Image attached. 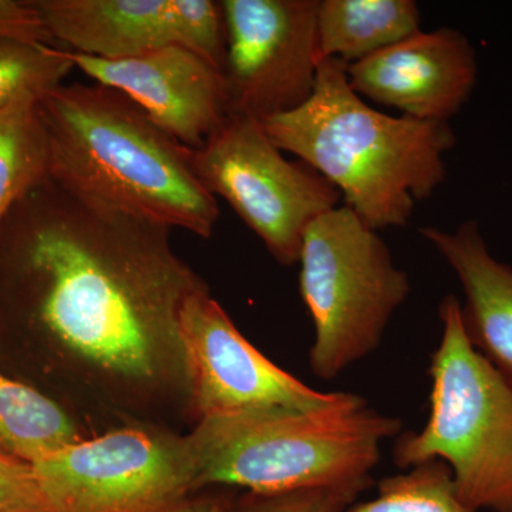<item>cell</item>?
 Wrapping results in <instances>:
<instances>
[{
  "label": "cell",
  "mask_w": 512,
  "mask_h": 512,
  "mask_svg": "<svg viewBox=\"0 0 512 512\" xmlns=\"http://www.w3.org/2000/svg\"><path fill=\"white\" fill-rule=\"evenodd\" d=\"M177 335L200 419L269 410L319 412L353 397L318 392L276 366L242 336L205 286L184 299Z\"/></svg>",
  "instance_id": "obj_9"
},
{
  "label": "cell",
  "mask_w": 512,
  "mask_h": 512,
  "mask_svg": "<svg viewBox=\"0 0 512 512\" xmlns=\"http://www.w3.org/2000/svg\"><path fill=\"white\" fill-rule=\"evenodd\" d=\"M348 512H477L458 497L450 467L430 460L409 473L383 478L377 497L350 505Z\"/></svg>",
  "instance_id": "obj_19"
},
{
  "label": "cell",
  "mask_w": 512,
  "mask_h": 512,
  "mask_svg": "<svg viewBox=\"0 0 512 512\" xmlns=\"http://www.w3.org/2000/svg\"><path fill=\"white\" fill-rule=\"evenodd\" d=\"M360 494L332 488H308L291 493H249L235 501L231 512H348Z\"/></svg>",
  "instance_id": "obj_20"
},
{
  "label": "cell",
  "mask_w": 512,
  "mask_h": 512,
  "mask_svg": "<svg viewBox=\"0 0 512 512\" xmlns=\"http://www.w3.org/2000/svg\"><path fill=\"white\" fill-rule=\"evenodd\" d=\"M0 512H52L33 464L0 448Z\"/></svg>",
  "instance_id": "obj_21"
},
{
  "label": "cell",
  "mask_w": 512,
  "mask_h": 512,
  "mask_svg": "<svg viewBox=\"0 0 512 512\" xmlns=\"http://www.w3.org/2000/svg\"><path fill=\"white\" fill-rule=\"evenodd\" d=\"M413 0H318V60L352 64L420 32Z\"/></svg>",
  "instance_id": "obj_15"
},
{
  "label": "cell",
  "mask_w": 512,
  "mask_h": 512,
  "mask_svg": "<svg viewBox=\"0 0 512 512\" xmlns=\"http://www.w3.org/2000/svg\"><path fill=\"white\" fill-rule=\"evenodd\" d=\"M299 288L315 325L312 372L330 380L375 352L393 313L412 291L386 242L346 208L306 229Z\"/></svg>",
  "instance_id": "obj_6"
},
{
  "label": "cell",
  "mask_w": 512,
  "mask_h": 512,
  "mask_svg": "<svg viewBox=\"0 0 512 512\" xmlns=\"http://www.w3.org/2000/svg\"><path fill=\"white\" fill-rule=\"evenodd\" d=\"M53 42L119 60L181 46L224 70L227 32L214 0H30Z\"/></svg>",
  "instance_id": "obj_11"
},
{
  "label": "cell",
  "mask_w": 512,
  "mask_h": 512,
  "mask_svg": "<svg viewBox=\"0 0 512 512\" xmlns=\"http://www.w3.org/2000/svg\"><path fill=\"white\" fill-rule=\"evenodd\" d=\"M39 111L53 183L94 207L212 237L220 207L195 174L191 148L127 96L97 83H63Z\"/></svg>",
  "instance_id": "obj_2"
},
{
  "label": "cell",
  "mask_w": 512,
  "mask_h": 512,
  "mask_svg": "<svg viewBox=\"0 0 512 512\" xmlns=\"http://www.w3.org/2000/svg\"><path fill=\"white\" fill-rule=\"evenodd\" d=\"M476 50L458 30L420 32L348 64L353 92L402 116L448 120L470 99L477 82Z\"/></svg>",
  "instance_id": "obj_13"
},
{
  "label": "cell",
  "mask_w": 512,
  "mask_h": 512,
  "mask_svg": "<svg viewBox=\"0 0 512 512\" xmlns=\"http://www.w3.org/2000/svg\"><path fill=\"white\" fill-rule=\"evenodd\" d=\"M170 231L46 178L0 224V258L52 338L117 375L148 379L168 349L180 353L178 313L205 286L174 254Z\"/></svg>",
  "instance_id": "obj_1"
},
{
  "label": "cell",
  "mask_w": 512,
  "mask_h": 512,
  "mask_svg": "<svg viewBox=\"0 0 512 512\" xmlns=\"http://www.w3.org/2000/svg\"><path fill=\"white\" fill-rule=\"evenodd\" d=\"M69 50L45 43L0 39V110L39 103L72 72Z\"/></svg>",
  "instance_id": "obj_18"
},
{
  "label": "cell",
  "mask_w": 512,
  "mask_h": 512,
  "mask_svg": "<svg viewBox=\"0 0 512 512\" xmlns=\"http://www.w3.org/2000/svg\"><path fill=\"white\" fill-rule=\"evenodd\" d=\"M192 165L202 185L231 205L279 264L299 261L303 235L339 207V191L302 161L286 160L261 121L229 116Z\"/></svg>",
  "instance_id": "obj_7"
},
{
  "label": "cell",
  "mask_w": 512,
  "mask_h": 512,
  "mask_svg": "<svg viewBox=\"0 0 512 512\" xmlns=\"http://www.w3.org/2000/svg\"><path fill=\"white\" fill-rule=\"evenodd\" d=\"M52 512H163L198 490L187 437L117 430L33 464Z\"/></svg>",
  "instance_id": "obj_8"
},
{
  "label": "cell",
  "mask_w": 512,
  "mask_h": 512,
  "mask_svg": "<svg viewBox=\"0 0 512 512\" xmlns=\"http://www.w3.org/2000/svg\"><path fill=\"white\" fill-rule=\"evenodd\" d=\"M402 421L377 413L363 397L319 412L269 410L200 419L187 437L198 488L228 485L249 493L308 488L365 493L384 440Z\"/></svg>",
  "instance_id": "obj_4"
},
{
  "label": "cell",
  "mask_w": 512,
  "mask_h": 512,
  "mask_svg": "<svg viewBox=\"0 0 512 512\" xmlns=\"http://www.w3.org/2000/svg\"><path fill=\"white\" fill-rule=\"evenodd\" d=\"M0 39L55 45L30 0H0Z\"/></svg>",
  "instance_id": "obj_22"
},
{
  "label": "cell",
  "mask_w": 512,
  "mask_h": 512,
  "mask_svg": "<svg viewBox=\"0 0 512 512\" xmlns=\"http://www.w3.org/2000/svg\"><path fill=\"white\" fill-rule=\"evenodd\" d=\"M261 123L276 147L318 171L376 231L409 224L417 202L446 180L444 154L456 146L444 121L372 109L353 92L348 64L338 59L319 62L315 89L302 106Z\"/></svg>",
  "instance_id": "obj_3"
},
{
  "label": "cell",
  "mask_w": 512,
  "mask_h": 512,
  "mask_svg": "<svg viewBox=\"0 0 512 512\" xmlns=\"http://www.w3.org/2000/svg\"><path fill=\"white\" fill-rule=\"evenodd\" d=\"M47 137L39 103L0 110V224L23 195L47 178Z\"/></svg>",
  "instance_id": "obj_17"
},
{
  "label": "cell",
  "mask_w": 512,
  "mask_h": 512,
  "mask_svg": "<svg viewBox=\"0 0 512 512\" xmlns=\"http://www.w3.org/2000/svg\"><path fill=\"white\" fill-rule=\"evenodd\" d=\"M229 116L265 120L298 109L318 73V0H222Z\"/></svg>",
  "instance_id": "obj_10"
},
{
  "label": "cell",
  "mask_w": 512,
  "mask_h": 512,
  "mask_svg": "<svg viewBox=\"0 0 512 512\" xmlns=\"http://www.w3.org/2000/svg\"><path fill=\"white\" fill-rule=\"evenodd\" d=\"M439 315L443 336L431 355L429 420L419 433L399 436L394 463L444 461L464 504L512 512V387L471 345L456 296L441 301Z\"/></svg>",
  "instance_id": "obj_5"
},
{
  "label": "cell",
  "mask_w": 512,
  "mask_h": 512,
  "mask_svg": "<svg viewBox=\"0 0 512 512\" xmlns=\"http://www.w3.org/2000/svg\"><path fill=\"white\" fill-rule=\"evenodd\" d=\"M69 57L87 77L127 96L191 150L204 146L228 120L224 74L185 47L168 46L119 60L72 50Z\"/></svg>",
  "instance_id": "obj_12"
},
{
  "label": "cell",
  "mask_w": 512,
  "mask_h": 512,
  "mask_svg": "<svg viewBox=\"0 0 512 512\" xmlns=\"http://www.w3.org/2000/svg\"><path fill=\"white\" fill-rule=\"evenodd\" d=\"M446 259L463 286L464 329L474 346L512 387V268L488 252L480 225L466 221L454 231L420 229Z\"/></svg>",
  "instance_id": "obj_14"
},
{
  "label": "cell",
  "mask_w": 512,
  "mask_h": 512,
  "mask_svg": "<svg viewBox=\"0 0 512 512\" xmlns=\"http://www.w3.org/2000/svg\"><path fill=\"white\" fill-rule=\"evenodd\" d=\"M82 440L59 404L0 373V448L35 464Z\"/></svg>",
  "instance_id": "obj_16"
},
{
  "label": "cell",
  "mask_w": 512,
  "mask_h": 512,
  "mask_svg": "<svg viewBox=\"0 0 512 512\" xmlns=\"http://www.w3.org/2000/svg\"><path fill=\"white\" fill-rule=\"evenodd\" d=\"M235 501L225 497L187 498L163 512H231Z\"/></svg>",
  "instance_id": "obj_23"
}]
</instances>
